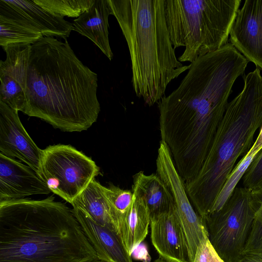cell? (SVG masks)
Instances as JSON below:
<instances>
[{
    "label": "cell",
    "instance_id": "cell-1",
    "mask_svg": "<svg viewBox=\"0 0 262 262\" xmlns=\"http://www.w3.org/2000/svg\"><path fill=\"white\" fill-rule=\"evenodd\" d=\"M248 62L228 43L189 64L178 87L157 103L161 140L172 152L191 159L206 156Z\"/></svg>",
    "mask_w": 262,
    "mask_h": 262
},
{
    "label": "cell",
    "instance_id": "cell-2",
    "mask_svg": "<svg viewBox=\"0 0 262 262\" xmlns=\"http://www.w3.org/2000/svg\"><path fill=\"white\" fill-rule=\"evenodd\" d=\"M96 73L66 40L43 36L31 45L23 113L64 132L86 130L100 106Z\"/></svg>",
    "mask_w": 262,
    "mask_h": 262
},
{
    "label": "cell",
    "instance_id": "cell-3",
    "mask_svg": "<svg viewBox=\"0 0 262 262\" xmlns=\"http://www.w3.org/2000/svg\"><path fill=\"white\" fill-rule=\"evenodd\" d=\"M72 209L53 196L0 201V262H96Z\"/></svg>",
    "mask_w": 262,
    "mask_h": 262
},
{
    "label": "cell",
    "instance_id": "cell-4",
    "mask_svg": "<svg viewBox=\"0 0 262 262\" xmlns=\"http://www.w3.org/2000/svg\"><path fill=\"white\" fill-rule=\"evenodd\" d=\"M108 1L129 50L134 92L151 106L165 96L170 82L190 68L176 57L165 17V0Z\"/></svg>",
    "mask_w": 262,
    "mask_h": 262
},
{
    "label": "cell",
    "instance_id": "cell-5",
    "mask_svg": "<svg viewBox=\"0 0 262 262\" xmlns=\"http://www.w3.org/2000/svg\"><path fill=\"white\" fill-rule=\"evenodd\" d=\"M242 91L228 102L212 143L196 176L185 183L194 209L204 219L238 159L249 151L262 126V75L255 69L243 76Z\"/></svg>",
    "mask_w": 262,
    "mask_h": 262
},
{
    "label": "cell",
    "instance_id": "cell-6",
    "mask_svg": "<svg viewBox=\"0 0 262 262\" xmlns=\"http://www.w3.org/2000/svg\"><path fill=\"white\" fill-rule=\"evenodd\" d=\"M241 0H165L164 12L174 49L184 47L180 62L194 61L228 43Z\"/></svg>",
    "mask_w": 262,
    "mask_h": 262
},
{
    "label": "cell",
    "instance_id": "cell-7",
    "mask_svg": "<svg viewBox=\"0 0 262 262\" xmlns=\"http://www.w3.org/2000/svg\"><path fill=\"white\" fill-rule=\"evenodd\" d=\"M256 212L250 190L236 187L223 207L203 219L209 241L224 262H238Z\"/></svg>",
    "mask_w": 262,
    "mask_h": 262
},
{
    "label": "cell",
    "instance_id": "cell-8",
    "mask_svg": "<svg viewBox=\"0 0 262 262\" xmlns=\"http://www.w3.org/2000/svg\"><path fill=\"white\" fill-rule=\"evenodd\" d=\"M99 172L91 158L71 145H50L42 149L40 175L51 192L70 204Z\"/></svg>",
    "mask_w": 262,
    "mask_h": 262
},
{
    "label": "cell",
    "instance_id": "cell-9",
    "mask_svg": "<svg viewBox=\"0 0 262 262\" xmlns=\"http://www.w3.org/2000/svg\"><path fill=\"white\" fill-rule=\"evenodd\" d=\"M156 167L157 174L173 196L176 212L187 239L189 260L193 262L198 245L208 238L207 231L203 219L189 199L185 182L177 170L169 148L162 141L158 150Z\"/></svg>",
    "mask_w": 262,
    "mask_h": 262
},
{
    "label": "cell",
    "instance_id": "cell-10",
    "mask_svg": "<svg viewBox=\"0 0 262 262\" xmlns=\"http://www.w3.org/2000/svg\"><path fill=\"white\" fill-rule=\"evenodd\" d=\"M0 154L19 159L39 174L42 150L26 132L20 122L18 111L1 101Z\"/></svg>",
    "mask_w": 262,
    "mask_h": 262
},
{
    "label": "cell",
    "instance_id": "cell-11",
    "mask_svg": "<svg viewBox=\"0 0 262 262\" xmlns=\"http://www.w3.org/2000/svg\"><path fill=\"white\" fill-rule=\"evenodd\" d=\"M231 43L262 70V0H246L230 32Z\"/></svg>",
    "mask_w": 262,
    "mask_h": 262
},
{
    "label": "cell",
    "instance_id": "cell-12",
    "mask_svg": "<svg viewBox=\"0 0 262 262\" xmlns=\"http://www.w3.org/2000/svg\"><path fill=\"white\" fill-rule=\"evenodd\" d=\"M31 45L3 48L5 60L0 62V101L23 112L26 106V88Z\"/></svg>",
    "mask_w": 262,
    "mask_h": 262
},
{
    "label": "cell",
    "instance_id": "cell-13",
    "mask_svg": "<svg viewBox=\"0 0 262 262\" xmlns=\"http://www.w3.org/2000/svg\"><path fill=\"white\" fill-rule=\"evenodd\" d=\"M51 192L37 172L14 158L0 154V201L48 194Z\"/></svg>",
    "mask_w": 262,
    "mask_h": 262
},
{
    "label": "cell",
    "instance_id": "cell-14",
    "mask_svg": "<svg viewBox=\"0 0 262 262\" xmlns=\"http://www.w3.org/2000/svg\"><path fill=\"white\" fill-rule=\"evenodd\" d=\"M150 237L159 257L167 262H190L187 239L176 207L150 219Z\"/></svg>",
    "mask_w": 262,
    "mask_h": 262
},
{
    "label": "cell",
    "instance_id": "cell-15",
    "mask_svg": "<svg viewBox=\"0 0 262 262\" xmlns=\"http://www.w3.org/2000/svg\"><path fill=\"white\" fill-rule=\"evenodd\" d=\"M72 211L99 260L103 262H133L123 242L114 230L96 222L86 212L77 206Z\"/></svg>",
    "mask_w": 262,
    "mask_h": 262
},
{
    "label": "cell",
    "instance_id": "cell-16",
    "mask_svg": "<svg viewBox=\"0 0 262 262\" xmlns=\"http://www.w3.org/2000/svg\"><path fill=\"white\" fill-rule=\"evenodd\" d=\"M112 10L108 0H95L92 6L72 23L73 30L92 41L108 58H113L108 39V16Z\"/></svg>",
    "mask_w": 262,
    "mask_h": 262
},
{
    "label": "cell",
    "instance_id": "cell-17",
    "mask_svg": "<svg viewBox=\"0 0 262 262\" xmlns=\"http://www.w3.org/2000/svg\"><path fill=\"white\" fill-rule=\"evenodd\" d=\"M133 178L132 192L142 198L149 211L150 219L175 207L169 189L157 174L147 175L140 171Z\"/></svg>",
    "mask_w": 262,
    "mask_h": 262
},
{
    "label": "cell",
    "instance_id": "cell-18",
    "mask_svg": "<svg viewBox=\"0 0 262 262\" xmlns=\"http://www.w3.org/2000/svg\"><path fill=\"white\" fill-rule=\"evenodd\" d=\"M129 209L119 222L117 233L132 256L135 249L146 238L150 224L149 211L142 198L133 192Z\"/></svg>",
    "mask_w": 262,
    "mask_h": 262
},
{
    "label": "cell",
    "instance_id": "cell-19",
    "mask_svg": "<svg viewBox=\"0 0 262 262\" xmlns=\"http://www.w3.org/2000/svg\"><path fill=\"white\" fill-rule=\"evenodd\" d=\"M20 10L36 25L43 36L57 37L67 40L73 25L63 17L44 9L33 0H8Z\"/></svg>",
    "mask_w": 262,
    "mask_h": 262
},
{
    "label": "cell",
    "instance_id": "cell-20",
    "mask_svg": "<svg viewBox=\"0 0 262 262\" xmlns=\"http://www.w3.org/2000/svg\"><path fill=\"white\" fill-rule=\"evenodd\" d=\"M71 205L82 209L99 224L117 232L102 191V185L95 179L75 198Z\"/></svg>",
    "mask_w": 262,
    "mask_h": 262
},
{
    "label": "cell",
    "instance_id": "cell-21",
    "mask_svg": "<svg viewBox=\"0 0 262 262\" xmlns=\"http://www.w3.org/2000/svg\"><path fill=\"white\" fill-rule=\"evenodd\" d=\"M43 37L39 31L11 19L0 16V45H32Z\"/></svg>",
    "mask_w": 262,
    "mask_h": 262
},
{
    "label": "cell",
    "instance_id": "cell-22",
    "mask_svg": "<svg viewBox=\"0 0 262 262\" xmlns=\"http://www.w3.org/2000/svg\"><path fill=\"white\" fill-rule=\"evenodd\" d=\"M102 191L117 232L119 222L132 206L133 193L130 190L122 189L114 185H111L107 187L102 186Z\"/></svg>",
    "mask_w": 262,
    "mask_h": 262
},
{
    "label": "cell",
    "instance_id": "cell-23",
    "mask_svg": "<svg viewBox=\"0 0 262 262\" xmlns=\"http://www.w3.org/2000/svg\"><path fill=\"white\" fill-rule=\"evenodd\" d=\"M257 154V152L250 150L247 154L239 160L224 184L209 213L217 211L223 207L237 187L238 183L242 179Z\"/></svg>",
    "mask_w": 262,
    "mask_h": 262
},
{
    "label": "cell",
    "instance_id": "cell-24",
    "mask_svg": "<svg viewBox=\"0 0 262 262\" xmlns=\"http://www.w3.org/2000/svg\"><path fill=\"white\" fill-rule=\"evenodd\" d=\"M50 13L63 17H79L93 4L95 0H33Z\"/></svg>",
    "mask_w": 262,
    "mask_h": 262
},
{
    "label": "cell",
    "instance_id": "cell-25",
    "mask_svg": "<svg viewBox=\"0 0 262 262\" xmlns=\"http://www.w3.org/2000/svg\"><path fill=\"white\" fill-rule=\"evenodd\" d=\"M256 212L251 231L242 253L262 256V188L253 194Z\"/></svg>",
    "mask_w": 262,
    "mask_h": 262
},
{
    "label": "cell",
    "instance_id": "cell-26",
    "mask_svg": "<svg viewBox=\"0 0 262 262\" xmlns=\"http://www.w3.org/2000/svg\"><path fill=\"white\" fill-rule=\"evenodd\" d=\"M243 186L252 190L262 183V148L254 157L243 178Z\"/></svg>",
    "mask_w": 262,
    "mask_h": 262
},
{
    "label": "cell",
    "instance_id": "cell-27",
    "mask_svg": "<svg viewBox=\"0 0 262 262\" xmlns=\"http://www.w3.org/2000/svg\"><path fill=\"white\" fill-rule=\"evenodd\" d=\"M193 262H224L220 257L208 238L198 245Z\"/></svg>",
    "mask_w": 262,
    "mask_h": 262
},
{
    "label": "cell",
    "instance_id": "cell-28",
    "mask_svg": "<svg viewBox=\"0 0 262 262\" xmlns=\"http://www.w3.org/2000/svg\"><path fill=\"white\" fill-rule=\"evenodd\" d=\"M134 258L142 261H150V256L148 254L146 246L141 243L134 250L132 254Z\"/></svg>",
    "mask_w": 262,
    "mask_h": 262
},
{
    "label": "cell",
    "instance_id": "cell-29",
    "mask_svg": "<svg viewBox=\"0 0 262 262\" xmlns=\"http://www.w3.org/2000/svg\"><path fill=\"white\" fill-rule=\"evenodd\" d=\"M238 262H262V256L254 254L242 255Z\"/></svg>",
    "mask_w": 262,
    "mask_h": 262
},
{
    "label": "cell",
    "instance_id": "cell-30",
    "mask_svg": "<svg viewBox=\"0 0 262 262\" xmlns=\"http://www.w3.org/2000/svg\"><path fill=\"white\" fill-rule=\"evenodd\" d=\"M262 148V126L260 128L259 134L254 140V143L250 149L253 151L258 152Z\"/></svg>",
    "mask_w": 262,
    "mask_h": 262
},
{
    "label": "cell",
    "instance_id": "cell-31",
    "mask_svg": "<svg viewBox=\"0 0 262 262\" xmlns=\"http://www.w3.org/2000/svg\"><path fill=\"white\" fill-rule=\"evenodd\" d=\"M153 262H167V261H165V260L162 259L161 257H159V258H158L157 259L155 260Z\"/></svg>",
    "mask_w": 262,
    "mask_h": 262
},
{
    "label": "cell",
    "instance_id": "cell-32",
    "mask_svg": "<svg viewBox=\"0 0 262 262\" xmlns=\"http://www.w3.org/2000/svg\"><path fill=\"white\" fill-rule=\"evenodd\" d=\"M96 262H103V261H101V260H99V261H96Z\"/></svg>",
    "mask_w": 262,
    "mask_h": 262
}]
</instances>
